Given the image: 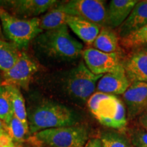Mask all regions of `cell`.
Returning a JSON list of instances; mask_svg holds the SVG:
<instances>
[{
    "mask_svg": "<svg viewBox=\"0 0 147 147\" xmlns=\"http://www.w3.org/2000/svg\"><path fill=\"white\" fill-rule=\"evenodd\" d=\"M18 144L14 142L7 133L0 135V147H18Z\"/></svg>",
    "mask_w": 147,
    "mask_h": 147,
    "instance_id": "26",
    "label": "cell"
},
{
    "mask_svg": "<svg viewBox=\"0 0 147 147\" xmlns=\"http://www.w3.org/2000/svg\"><path fill=\"white\" fill-rule=\"evenodd\" d=\"M18 147H23V143H20V144H18Z\"/></svg>",
    "mask_w": 147,
    "mask_h": 147,
    "instance_id": "32",
    "label": "cell"
},
{
    "mask_svg": "<svg viewBox=\"0 0 147 147\" xmlns=\"http://www.w3.org/2000/svg\"><path fill=\"white\" fill-rule=\"evenodd\" d=\"M102 76L93 74L83 61L80 62L66 76L65 91L74 100L82 102H87L95 93L97 82Z\"/></svg>",
    "mask_w": 147,
    "mask_h": 147,
    "instance_id": "6",
    "label": "cell"
},
{
    "mask_svg": "<svg viewBox=\"0 0 147 147\" xmlns=\"http://www.w3.org/2000/svg\"><path fill=\"white\" fill-rule=\"evenodd\" d=\"M128 109V115L134 117L147 110V83L134 82L123 95Z\"/></svg>",
    "mask_w": 147,
    "mask_h": 147,
    "instance_id": "12",
    "label": "cell"
},
{
    "mask_svg": "<svg viewBox=\"0 0 147 147\" xmlns=\"http://www.w3.org/2000/svg\"><path fill=\"white\" fill-rule=\"evenodd\" d=\"M67 25L71 30L88 45H93L102 27L77 16H69Z\"/></svg>",
    "mask_w": 147,
    "mask_h": 147,
    "instance_id": "16",
    "label": "cell"
},
{
    "mask_svg": "<svg viewBox=\"0 0 147 147\" xmlns=\"http://www.w3.org/2000/svg\"><path fill=\"white\" fill-rule=\"evenodd\" d=\"M69 15L55 7L39 18L40 28L42 31H49L57 29L67 25Z\"/></svg>",
    "mask_w": 147,
    "mask_h": 147,
    "instance_id": "19",
    "label": "cell"
},
{
    "mask_svg": "<svg viewBox=\"0 0 147 147\" xmlns=\"http://www.w3.org/2000/svg\"><path fill=\"white\" fill-rule=\"evenodd\" d=\"M30 134L49 129L75 125L77 114L67 106L51 100H42L27 110Z\"/></svg>",
    "mask_w": 147,
    "mask_h": 147,
    "instance_id": "1",
    "label": "cell"
},
{
    "mask_svg": "<svg viewBox=\"0 0 147 147\" xmlns=\"http://www.w3.org/2000/svg\"><path fill=\"white\" fill-rule=\"evenodd\" d=\"M14 116L12 101L8 87L5 84H0V119L8 124Z\"/></svg>",
    "mask_w": 147,
    "mask_h": 147,
    "instance_id": "23",
    "label": "cell"
},
{
    "mask_svg": "<svg viewBox=\"0 0 147 147\" xmlns=\"http://www.w3.org/2000/svg\"><path fill=\"white\" fill-rule=\"evenodd\" d=\"M40 50L53 58L71 60L78 58L83 45L69 34L67 25L52 30L45 31L36 38Z\"/></svg>",
    "mask_w": 147,
    "mask_h": 147,
    "instance_id": "2",
    "label": "cell"
},
{
    "mask_svg": "<svg viewBox=\"0 0 147 147\" xmlns=\"http://www.w3.org/2000/svg\"><path fill=\"white\" fill-rule=\"evenodd\" d=\"M137 0H112L110 1L106 14V27L118 29L128 18Z\"/></svg>",
    "mask_w": 147,
    "mask_h": 147,
    "instance_id": "13",
    "label": "cell"
},
{
    "mask_svg": "<svg viewBox=\"0 0 147 147\" xmlns=\"http://www.w3.org/2000/svg\"><path fill=\"white\" fill-rule=\"evenodd\" d=\"M22 52L12 42L0 40V70L2 72L12 68Z\"/></svg>",
    "mask_w": 147,
    "mask_h": 147,
    "instance_id": "18",
    "label": "cell"
},
{
    "mask_svg": "<svg viewBox=\"0 0 147 147\" xmlns=\"http://www.w3.org/2000/svg\"><path fill=\"white\" fill-rule=\"evenodd\" d=\"M103 0H71L56 8L69 16L83 18L100 27H106L107 8Z\"/></svg>",
    "mask_w": 147,
    "mask_h": 147,
    "instance_id": "7",
    "label": "cell"
},
{
    "mask_svg": "<svg viewBox=\"0 0 147 147\" xmlns=\"http://www.w3.org/2000/svg\"><path fill=\"white\" fill-rule=\"evenodd\" d=\"M34 135L47 147H84L89 139L87 127L81 125L49 129Z\"/></svg>",
    "mask_w": 147,
    "mask_h": 147,
    "instance_id": "5",
    "label": "cell"
},
{
    "mask_svg": "<svg viewBox=\"0 0 147 147\" xmlns=\"http://www.w3.org/2000/svg\"><path fill=\"white\" fill-rule=\"evenodd\" d=\"M119 42L127 49H136L147 45V25L138 30L121 38Z\"/></svg>",
    "mask_w": 147,
    "mask_h": 147,
    "instance_id": "22",
    "label": "cell"
},
{
    "mask_svg": "<svg viewBox=\"0 0 147 147\" xmlns=\"http://www.w3.org/2000/svg\"><path fill=\"white\" fill-rule=\"evenodd\" d=\"M100 140L102 147H131L125 138L116 132H104Z\"/></svg>",
    "mask_w": 147,
    "mask_h": 147,
    "instance_id": "24",
    "label": "cell"
},
{
    "mask_svg": "<svg viewBox=\"0 0 147 147\" xmlns=\"http://www.w3.org/2000/svg\"><path fill=\"white\" fill-rule=\"evenodd\" d=\"M130 84L122 63L115 70L103 75L97 82L96 90L106 94L123 95Z\"/></svg>",
    "mask_w": 147,
    "mask_h": 147,
    "instance_id": "10",
    "label": "cell"
},
{
    "mask_svg": "<svg viewBox=\"0 0 147 147\" xmlns=\"http://www.w3.org/2000/svg\"><path fill=\"white\" fill-rule=\"evenodd\" d=\"M0 21L5 36L20 51L43 32L40 28L39 18H20L3 8H0Z\"/></svg>",
    "mask_w": 147,
    "mask_h": 147,
    "instance_id": "4",
    "label": "cell"
},
{
    "mask_svg": "<svg viewBox=\"0 0 147 147\" xmlns=\"http://www.w3.org/2000/svg\"><path fill=\"white\" fill-rule=\"evenodd\" d=\"M131 141L134 147H147V131L143 129L135 130L131 134Z\"/></svg>",
    "mask_w": 147,
    "mask_h": 147,
    "instance_id": "25",
    "label": "cell"
},
{
    "mask_svg": "<svg viewBox=\"0 0 147 147\" xmlns=\"http://www.w3.org/2000/svg\"><path fill=\"white\" fill-rule=\"evenodd\" d=\"M84 147H102V144L100 139L93 138L88 140Z\"/></svg>",
    "mask_w": 147,
    "mask_h": 147,
    "instance_id": "28",
    "label": "cell"
},
{
    "mask_svg": "<svg viewBox=\"0 0 147 147\" xmlns=\"http://www.w3.org/2000/svg\"><path fill=\"white\" fill-rule=\"evenodd\" d=\"M139 123L147 131V113L141 115L139 118Z\"/></svg>",
    "mask_w": 147,
    "mask_h": 147,
    "instance_id": "29",
    "label": "cell"
},
{
    "mask_svg": "<svg viewBox=\"0 0 147 147\" xmlns=\"http://www.w3.org/2000/svg\"><path fill=\"white\" fill-rule=\"evenodd\" d=\"M57 1L54 0H14L5 1L15 16L36 18L53 8Z\"/></svg>",
    "mask_w": 147,
    "mask_h": 147,
    "instance_id": "11",
    "label": "cell"
},
{
    "mask_svg": "<svg viewBox=\"0 0 147 147\" xmlns=\"http://www.w3.org/2000/svg\"><path fill=\"white\" fill-rule=\"evenodd\" d=\"M140 50L142 51H144V53H146V54H147V45L145 46V47H142V49H140Z\"/></svg>",
    "mask_w": 147,
    "mask_h": 147,
    "instance_id": "31",
    "label": "cell"
},
{
    "mask_svg": "<svg viewBox=\"0 0 147 147\" xmlns=\"http://www.w3.org/2000/svg\"><path fill=\"white\" fill-rule=\"evenodd\" d=\"M92 115L103 125L121 129L127 125L126 109L116 95L95 92L87 101Z\"/></svg>",
    "mask_w": 147,
    "mask_h": 147,
    "instance_id": "3",
    "label": "cell"
},
{
    "mask_svg": "<svg viewBox=\"0 0 147 147\" xmlns=\"http://www.w3.org/2000/svg\"><path fill=\"white\" fill-rule=\"evenodd\" d=\"M147 25V0L138 1L128 18L117 29L119 38H123Z\"/></svg>",
    "mask_w": 147,
    "mask_h": 147,
    "instance_id": "14",
    "label": "cell"
},
{
    "mask_svg": "<svg viewBox=\"0 0 147 147\" xmlns=\"http://www.w3.org/2000/svg\"><path fill=\"white\" fill-rule=\"evenodd\" d=\"M123 65L129 82H142L147 83V54L140 50L134 53Z\"/></svg>",
    "mask_w": 147,
    "mask_h": 147,
    "instance_id": "15",
    "label": "cell"
},
{
    "mask_svg": "<svg viewBox=\"0 0 147 147\" xmlns=\"http://www.w3.org/2000/svg\"><path fill=\"white\" fill-rule=\"evenodd\" d=\"M0 135H1V134H0Z\"/></svg>",
    "mask_w": 147,
    "mask_h": 147,
    "instance_id": "34",
    "label": "cell"
},
{
    "mask_svg": "<svg viewBox=\"0 0 147 147\" xmlns=\"http://www.w3.org/2000/svg\"><path fill=\"white\" fill-rule=\"evenodd\" d=\"M0 38H1V25H0Z\"/></svg>",
    "mask_w": 147,
    "mask_h": 147,
    "instance_id": "33",
    "label": "cell"
},
{
    "mask_svg": "<svg viewBox=\"0 0 147 147\" xmlns=\"http://www.w3.org/2000/svg\"><path fill=\"white\" fill-rule=\"evenodd\" d=\"M23 147H43L44 144L36 136H29L23 143Z\"/></svg>",
    "mask_w": 147,
    "mask_h": 147,
    "instance_id": "27",
    "label": "cell"
},
{
    "mask_svg": "<svg viewBox=\"0 0 147 147\" xmlns=\"http://www.w3.org/2000/svg\"><path fill=\"white\" fill-rule=\"evenodd\" d=\"M6 133L16 143H23L30 136L29 128L24 125L23 123L14 115L10 122L5 125Z\"/></svg>",
    "mask_w": 147,
    "mask_h": 147,
    "instance_id": "21",
    "label": "cell"
},
{
    "mask_svg": "<svg viewBox=\"0 0 147 147\" xmlns=\"http://www.w3.org/2000/svg\"><path fill=\"white\" fill-rule=\"evenodd\" d=\"M10 93L12 109L14 115L23 123L24 125L29 128L27 113L25 106V99L22 95L19 88L12 85H7Z\"/></svg>",
    "mask_w": 147,
    "mask_h": 147,
    "instance_id": "20",
    "label": "cell"
},
{
    "mask_svg": "<svg viewBox=\"0 0 147 147\" xmlns=\"http://www.w3.org/2000/svg\"><path fill=\"white\" fill-rule=\"evenodd\" d=\"M81 55L87 68L96 75L111 72L122 64L118 53H108L87 48L82 50Z\"/></svg>",
    "mask_w": 147,
    "mask_h": 147,
    "instance_id": "9",
    "label": "cell"
},
{
    "mask_svg": "<svg viewBox=\"0 0 147 147\" xmlns=\"http://www.w3.org/2000/svg\"><path fill=\"white\" fill-rule=\"evenodd\" d=\"M38 70V65L28 55L22 52L17 62L8 71L2 72V84L12 85L28 91L31 80Z\"/></svg>",
    "mask_w": 147,
    "mask_h": 147,
    "instance_id": "8",
    "label": "cell"
},
{
    "mask_svg": "<svg viewBox=\"0 0 147 147\" xmlns=\"http://www.w3.org/2000/svg\"><path fill=\"white\" fill-rule=\"evenodd\" d=\"M6 133V127L4 123L0 119V134Z\"/></svg>",
    "mask_w": 147,
    "mask_h": 147,
    "instance_id": "30",
    "label": "cell"
},
{
    "mask_svg": "<svg viewBox=\"0 0 147 147\" xmlns=\"http://www.w3.org/2000/svg\"><path fill=\"white\" fill-rule=\"evenodd\" d=\"M120 38L113 29L103 27L93 42V48L104 53H118Z\"/></svg>",
    "mask_w": 147,
    "mask_h": 147,
    "instance_id": "17",
    "label": "cell"
}]
</instances>
